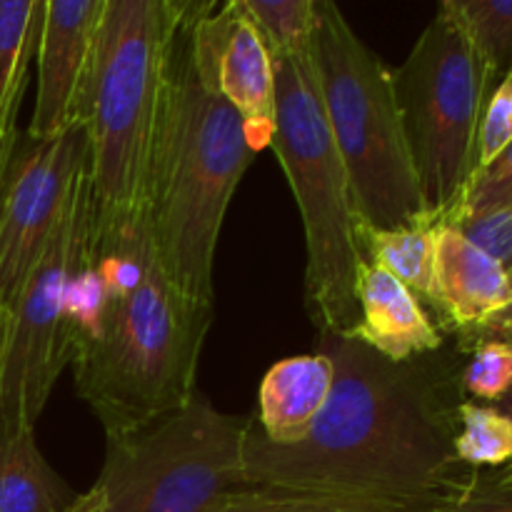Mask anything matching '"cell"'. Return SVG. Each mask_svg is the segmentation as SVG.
<instances>
[{"label":"cell","mask_w":512,"mask_h":512,"mask_svg":"<svg viewBox=\"0 0 512 512\" xmlns=\"http://www.w3.org/2000/svg\"><path fill=\"white\" fill-rule=\"evenodd\" d=\"M180 0H105L80 120L88 130L90 225L113 228L145 210Z\"/></svg>","instance_id":"277c9868"},{"label":"cell","mask_w":512,"mask_h":512,"mask_svg":"<svg viewBox=\"0 0 512 512\" xmlns=\"http://www.w3.org/2000/svg\"><path fill=\"white\" fill-rule=\"evenodd\" d=\"M83 120L50 138L18 140L0 183V320L58 230L83 170L88 168Z\"/></svg>","instance_id":"30bf717a"},{"label":"cell","mask_w":512,"mask_h":512,"mask_svg":"<svg viewBox=\"0 0 512 512\" xmlns=\"http://www.w3.org/2000/svg\"><path fill=\"white\" fill-rule=\"evenodd\" d=\"M203 33L213 55L215 83L243 118L250 150L270 148L275 135V63L243 0L208 3Z\"/></svg>","instance_id":"7c38bea8"},{"label":"cell","mask_w":512,"mask_h":512,"mask_svg":"<svg viewBox=\"0 0 512 512\" xmlns=\"http://www.w3.org/2000/svg\"><path fill=\"white\" fill-rule=\"evenodd\" d=\"M205 8L200 0H180L145 183V218L168 278L193 303L213 308L220 228L255 153L243 118L215 83Z\"/></svg>","instance_id":"3957f363"},{"label":"cell","mask_w":512,"mask_h":512,"mask_svg":"<svg viewBox=\"0 0 512 512\" xmlns=\"http://www.w3.org/2000/svg\"><path fill=\"white\" fill-rule=\"evenodd\" d=\"M495 408L503 410V413L508 415V418H512V390H510L508 395H505L503 400H500V403H495Z\"/></svg>","instance_id":"4dcf8cb0"},{"label":"cell","mask_w":512,"mask_h":512,"mask_svg":"<svg viewBox=\"0 0 512 512\" xmlns=\"http://www.w3.org/2000/svg\"><path fill=\"white\" fill-rule=\"evenodd\" d=\"M90 255L105 298L70 365L75 390L105 438H120L198 393L195 375L213 308L193 303L168 278L145 213L93 235Z\"/></svg>","instance_id":"7a4b0ae2"},{"label":"cell","mask_w":512,"mask_h":512,"mask_svg":"<svg viewBox=\"0 0 512 512\" xmlns=\"http://www.w3.org/2000/svg\"><path fill=\"white\" fill-rule=\"evenodd\" d=\"M15 143H18V130H15V128H10V130L0 128V183H3L5 165H8L10 153H13Z\"/></svg>","instance_id":"f1b7e54d"},{"label":"cell","mask_w":512,"mask_h":512,"mask_svg":"<svg viewBox=\"0 0 512 512\" xmlns=\"http://www.w3.org/2000/svg\"><path fill=\"white\" fill-rule=\"evenodd\" d=\"M78 495L40 453L35 425H0V512H68Z\"/></svg>","instance_id":"2e32d148"},{"label":"cell","mask_w":512,"mask_h":512,"mask_svg":"<svg viewBox=\"0 0 512 512\" xmlns=\"http://www.w3.org/2000/svg\"><path fill=\"white\" fill-rule=\"evenodd\" d=\"M455 458L470 468H500L512 460V418L495 405H458Z\"/></svg>","instance_id":"ffe728a7"},{"label":"cell","mask_w":512,"mask_h":512,"mask_svg":"<svg viewBox=\"0 0 512 512\" xmlns=\"http://www.w3.org/2000/svg\"><path fill=\"white\" fill-rule=\"evenodd\" d=\"M443 5L470 35L490 78L512 75V0H445Z\"/></svg>","instance_id":"d6986e66"},{"label":"cell","mask_w":512,"mask_h":512,"mask_svg":"<svg viewBox=\"0 0 512 512\" xmlns=\"http://www.w3.org/2000/svg\"><path fill=\"white\" fill-rule=\"evenodd\" d=\"M505 205H512V140L493 163L485 165L483 170H478L470 178L463 200H460L455 213L445 223H450L455 218H465V215H478L495 208H505Z\"/></svg>","instance_id":"cb8c5ba5"},{"label":"cell","mask_w":512,"mask_h":512,"mask_svg":"<svg viewBox=\"0 0 512 512\" xmlns=\"http://www.w3.org/2000/svg\"><path fill=\"white\" fill-rule=\"evenodd\" d=\"M360 255L400 280L420 305H430L440 315L435 285V223L405 225L383 230L358 223Z\"/></svg>","instance_id":"e0dca14e"},{"label":"cell","mask_w":512,"mask_h":512,"mask_svg":"<svg viewBox=\"0 0 512 512\" xmlns=\"http://www.w3.org/2000/svg\"><path fill=\"white\" fill-rule=\"evenodd\" d=\"M460 383L473 398L500 403L512 390V345L495 340L473 345Z\"/></svg>","instance_id":"603a6c76"},{"label":"cell","mask_w":512,"mask_h":512,"mask_svg":"<svg viewBox=\"0 0 512 512\" xmlns=\"http://www.w3.org/2000/svg\"><path fill=\"white\" fill-rule=\"evenodd\" d=\"M105 0H48L38 30V93L30 138H50L78 123Z\"/></svg>","instance_id":"8fae6325"},{"label":"cell","mask_w":512,"mask_h":512,"mask_svg":"<svg viewBox=\"0 0 512 512\" xmlns=\"http://www.w3.org/2000/svg\"><path fill=\"white\" fill-rule=\"evenodd\" d=\"M275 135L308 245L305 303L320 335H348L360 323L355 280L363 260L348 173L320 103L313 58L273 55Z\"/></svg>","instance_id":"8992f818"},{"label":"cell","mask_w":512,"mask_h":512,"mask_svg":"<svg viewBox=\"0 0 512 512\" xmlns=\"http://www.w3.org/2000/svg\"><path fill=\"white\" fill-rule=\"evenodd\" d=\"M243 8L260 28L270 53L285 58L310 55L318 0H243Z\"/></svg>","instance_id":"44dd1931"},{"label":"cell","mask_w":512,"mask_h":512,"mask_svg":"<svg viewBox=\"0 0 512 512\" xmlns=\"http://www.w3.org/2000/svg\"><path fill=\"white\" fill-rule=\"evenodd\" d=\"M463 340H468L470 345H478V343H488V340H495V343H508L512 345V305L505 308L503 313L493 315L488 323L480 325L478 330L473 333H465L460 335Z\"/></svg>","instance_id":"83f0119b"},{"label":"cell","mask_w":512,"mask_h":512,"mask_svg":"<svg viewBox=\"0 0 512 512\" xmlns=\"http://www.w3.org/2000/svg\"><path fill=\"white\" fill-rule=\"evenodd\" d=\"M512 140V75L488 95L478 130V170L493 163ZM475 170V173H478Z\"/></svg>","instance_id":"484cf974"},{"label":"cell","mask_w":512,"mask_h":512,"mask_svg":"<svg viewBox=\"0 0 512 512\" xmlns=\"http://www.w3.org/2000/svg\"><path fill=\"white\" fill-rule=\"evenodd\" d=\"M450 228L458 230L465 240L493 258L505 273L512 275V205L488 210V213L465 215L450 220Z\"/></svg>","instance_id":"d4e9b609"},{"label":"cell","mask_w":512,"mask_h":512,"mask_svg":"<svg viewBox=\"0 0 512 512\" xmlns=\"http://www.w3.org/2000/svg\"><path fill=\"white\" fill-rule=\"evenodd\" d=\"M68 512H103V505H100L98 493H95V490L90 488L88 493H80L78 495V500H75V503L70 505Z\"/></svg>","instance_id":"f546056e"},{"label":"cell","mask_w":512,"mask_h":512,"mask_svg":"<svg viewBox=\"0 0 512 512\" xmlns=\"http://www.w3.org/2000/svg\"><path fill=\"white\" fill-rule=\"evenodd\" d=\"M333 383L335 365L323 350L278 360L260 383L258 433L278 448L303 443L323 415Z\"/></svg>","instance_id":"9a60e30c"},{"label":"cell","mask_w":512,"mask_h":512,"mask_svg":"<svg viewBox=\"0 0 512 512\" xmlns=\"http://www.w3.org/2000/svg\"><path fill=\"white\" fill-rule=\"evenodd\" d=\"M510 288H512V275H510Z\"/></svg>","instance_id":"d6a6232c"},{"label":"cell","mask_w":512,"mask_h":512,"mask_svg":"<svg viewBox=\"0 0 512 512\" xmlns=\"http://www.w3.org/2000/svg\"><path fill=\"white\" fill-rule=\"evenodd\" d=\"M433 512H512V473L498 480H480L473 473L463 490L443 500Z\"/></svg>","instance_id":"4316f807"},{"label":"cell","mask_w":512,"mask_h":512,"mask_svg":"<svg viewBox=\"0 0 512 512\" xmlns=\"http://www.w3.org/2000/svg\"><path fill=\"white\" fill-rule=\"evenodd\" d=\"M90 255V178L68 210L0 330V425H35L73 358V290Z\"/></svg>","instance_id":"9c48e42d"},{"label":"cell","mask_w":512,"mask_h":512,"mask_svg":"<svg viewBox=\"0 0 512 512\" xmlns=\"http://www.w3.org/2000/svg\"><path fill=\"white\" fill-rule=\"evenodd\" d=\"M43 0H0V128H15L25 70L40 30Z\"/></svg>","instance_id":"ac0fdd59"},{"label":"cell","mask_w":512,"mask_h":512,"mask_svg":"<svg viewBox=\"0 0 512 512\" xmlns=\"http://www.w3.org/2000/svg\"><path fill=\"white\" fill-rule=\"evenodd\" d=\"M0 330H3V320H0Z\"/></svg>","instance_id":"1f68e13d"},{"label":"cell","mask_w":512,"mask_h":512,"mask_svg":"<svg viewBox=\"0 0 512 512\" xmlns=\"http://www.w3.org/2000/svg\"><path fill=\"white\" fill-rule=\"evenodd\" d=\"M210 512H415L395 505L368 503V500L328 498V495H300L285 490L248 488L230 495Z\"/></svg>","instance_id":"7402d4cb"},{"label":"cell","mask_w":512,"mask_h":512,"mask_svg":"<svg viewBox=\"0 0 512 512\" xmlns=\"http://www.w3.org/2000/svg\"><path fill=\"white\" fill-rule=\"evenodd\" d=\"M355 298L360 323L350 330V338L393 363L433 355L443 348V335L413 293L395 275L363 258L355 280Z\"/></svg>","instance_id":"4fadbf2b"},{"label":"cell","mask_w":512,"mask_h":512,"mask_svg":"<svg viewBox=\"0 0 512 512\" xmlns=\"http://www.w3.org/2000/svg\"><path fill=\"white\" fill-rule=\"evenodd\" d=\"M335 365L328 405L293 448L268 443L250 423V488L368 500L433 512L468 485L453 450L458 405L438 363H393L350 335H323Z\"/></svg>","instance_id":"6da1fadb"},{"label":"cell","mask_w":512,"mask_h":512,"mask_svg":"<svg viewBox=\"0 0 512 512\" xmlns=\"http://www.w3.org/2000/svg\"><path fill=\"white\" fill-rule=\"evenodd\" d=\"M488 65L453 13L440 3L393 90L428 218L445 223L478 170V130L490 95Z\"/></svg>","instance_id":"ba28073f"},{"label":"cell","mask_w":512,"mask_h":512,"mask_svg":"<svg viewBox=\"0 0 512 512\" xmlns=\"http://www.w3.org/2000/svg\"><path fill=\"white\" fill-rule=\"evenodd\" d=\"M253 420L195 393L183 408L108 438L93 490L103 512H210L248 490L245 445Z\"/></svg>","instance_id":"52a82bcc"},{"label":"cell","mask_w":512,"mask_h":512,"mask_svg":"<svg viewBox=\"0 0 512 512\" xmlns=\"http://www.w3.org/2000/svg\"><path fill=\"white\" fill-rule=\"evenodd\" d=\"M440 323L473 333L512 305L510 275L450 225H435Z\"/></svg>","instance_id":"5bb4252c"},{"label":"cell","mask_w":512,"mask_h":512,"mask_svg":"<svg viewBox=\"0 0 512 512\" xmlns=\"http://www.w3.org/2000/svg\"><path fill=\"white\" fill-rule=\"evenodd\" d=\"M310 58L358 223L383 230L433 223L410 158L393 70L330 0H318Z\"/></svg>","instance_id":"5b68a950"}]
</instances>
